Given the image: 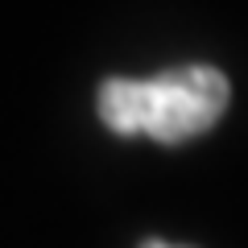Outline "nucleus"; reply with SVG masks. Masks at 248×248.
I'll list each match as a JSON object with an SVG mask.
<instances>
[{
  "label": "nucleus",
  "instance_id": "nucleus-1",
  "mask_svg": "<svg viewBox=\"0 0 248 248\" xmlns=\"http://www.w3.org/2000/svg\"><path fill=\"white\" fill-rule=\"evenodd\" d=\"M228 79L215 66H178L153 79H108L99 87V120L120 137H153L182 145L207 133L228 108Z\"/></svg>",
  "mask_w": 248,
  "mask_h": 248
},
{
  "label": "nucleus",
  "instance_id": "nucleus-2",
  "mask_svg": "<svg viewBox=\"0 0 248 248\" xmlns=\"http://www.w3.org/2000/svg\"><path fill=\"white\" fill-rule=\"evenodd\" d=\"M145 248H170V244H157V240H149V244H145Z\"/></svg>",
  "mask_w": 248,
  "mask_h": 248
}]
</instances>
